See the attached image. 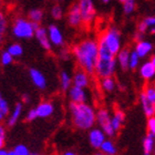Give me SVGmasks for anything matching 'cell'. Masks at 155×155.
I'll return each instance as SVG.
<instances>
[{"label": "cell", "mask_w": 155, "mask_h": 155, "mask_svg": "<svg viewBox=\"0 0 155 155\" xmlns=\"http://www.w3.org/2000/svg\"><path fill=\"white\" fill-rule=\"evenodd\" d=\"M79 68L87 72L90 75L94 74L95 65L99 60V42L95 39H83L75 43L71 49Z\"/></svg>", "instance_id": "1"}, {"label": "cell", "mask_w": 155, "mask_h": 155, "mask_svg": "<svg viewBox=\"0 0 155 155\" xmlns=\"http://www.w3.org/2000/svg\"><path fill=\"white\" fill-rule=\"evenodd\" d=\"M69 112L71 116L72 124L81 131H90L97 123V111L89 103H72L69 104Z\"/></svg>", "instance_id": "2"}, {"label": "cell", "mask_w": 155, "mask_h": 155, "mask_svg": "<svg viewBox=\"0 0 155 155\" xmlns=\"http://www.w3.org/2000/svg\"><path fill=\"white\" fill-rule=\"evenodd\" d=\"M41 25H36L32 23L28 18L25 17H16L13 19L12 26H11V31H12L13 37L17 39H31L35 37L36 29Z\"/></svg>", "instance_id": "3"}, {"label": "cell", "mask_w": 155, "mask_h": 155, "mask_svg": "<svg viewBox=\"0 0 155 155\" xmlns=\"http://www.w3.org/2000/svg\"><path fill=\"white\" fill-rule=\"evenodd\" d=\"M99 38L101 40H103L104 43L109 48V50L115 57L122 50V36H121L120 30L116 27L114 26L109 27L105 31H103V32L101 33V36Z\"/></svg>", "instance_id": "4"}, {"label": "cell", "mask_w": 155, "mask_h": 155, "mask_svg": "<svg viewBox=\"0 0 155 155\" xmlns=\"http://www.w3.org/2000/svg\"><path fill=\"white\" fill-rule=\"evenodd\" d=\"M117 61L115 58H99L95 65V72L94 74L99 79H105V78L113 77L116 71Z\"/></svg>", "instance_id": "5"}, {"label": "cell", "mask_w": 155, "mask_h": 155, "mask_svg": "<svg viewBox=\"0 0 155 155\" xmlns=\"http://www.w3.org/2000/svg\"><path fill=\"white\" fill-rule=\"evenodd\" d=\"M111 114L107 109L101 107L97 111V123L99 124L100 129L105 133V135L109 137H113L116 134L114 131L112 123H111Z\"/></svg>", "instance_id": "6"}, {"label": "cell", "mask_w": 155, "mask_h": 155, "mask_svg": "<svg viewBox=\"0 0 155 155\" xmlns=\"http://www.w3.org/2000/svg\"><path fill=\"white\" fill-rule=\"evenodd\" d=\"M78 5H79L81 15H82L83 23L85 26L91 25L97 16L93 0H78Z\"/></svg>", "instance_id": "7"}, {"label": "cell", "mask_w": 155, "mask_h": 155, "mask_svg": "<svg viewBox=\"0 0 155 155\" xmlns=\"http://www.w3.org/2000/svg\"><path fill=\"white\" fill-rule=\"evenodd\" d=\"M67 21H68L69 26L72 28H80L82 26L83 19H82V15H81L78 2L71 5V7L69 8L68 13H67Z\"/></svg>", "instance_id": "8"}, {"label": "cell", "mask_w": 155, "mask_h": 155, "mask_svg": "<svg viewBox=\"0 0 155 155\" xmlns=\"http://www.w3.org/2000/svg\"><path fill=\"white\" fill-rule=\"evenodd\" d=\"M47 29H48L49 39L51 41V45L57 48H64V37L60 28L54 23H51L49 25Z\"/></svg>", "instance_id": "9"}, {"label": "cell", "mask_w": 155, "mask_h": 155, "mask_svg": "<svg viewBox=\"0 0 155 155\" xmlns=\"http://www.w3.org/2000/svg\"><path fill=\"white\" fill-rule=\"evenodd\" d=\"M87 139H89V143L90 145L95 150H100L102 144L105 142L107 140V135L105 133L100 129V127H93L89 131L87 134Z\"/></svg>", "instance_id": "10"}, {"label": "cell", "mask_w": 155, "mask_h": 155, "mask_svg": "<svg viewBox=\"0 0 155 155\" xmlns=\"http://www.w3.org/2000/svg\"><path fill=\"white\" fill-rule=\"evenodd\" d=\"M72 81H73V85L82 89H87L90 87L91 84V75L85 72L82 69H78L72 75Z\"/></svg>", "instance_id": "11"}, {"label": "cell", "mask_w": 155, "mask_h": 155, "mask_svg": "<svg viewBox=\"0 0 155 155\" xmlns=\"http://www.w3.org/2000/svg\"><path fill=\"white\" fill-rule=\"evenodd\" d=\"M70 102L72 103H85L87 100V93L85 89L72 85L70 90L67 92Z\"/></svg>", "instance_id": "12"}, {"label": "cell", "mask_w": 155, "mask_h": 155, "mask_svg": "<svg viewBox=\"0 0 155 155\" xmlns=\"http://www.w3.org/2000/svg\"><path fill=\"white\" fill-rule=\"evenodd\" d=\"M29 77L31 79V82L33 83V85L38 87L39 90H45L47 89V85H48L47 78L40 70L36 68H31L29 70Z\"/></svg>", "instance_id": "13"}, {"label": "cell", "mask_w": 155, "mask_h": 155, "mask_svg": "<svg viewBox=\"0 0 155 155\" xmlns=\"http://www.w3.org/2000/svg\"><path fill=\"white\" fill-rule=\"evenodd\" d=\"M35 37L38 40V42L40 43V45L42 47V49H45V51H51L52 45L51 41L49 39L48 35V29L45 28L42 26H39L36 29V33H35Z\"/></svg>", "instance_id": "14"}, {"label": "cell", "mask_w": 155, "mask_h": 155, "mask_svg": "<svg viewBox=\"0 0 155 155\" xmlns=\"http://www.w3.org/2000/svg\"><path fill=\"white\" fill-rule=\"evenodd\" d=\"M139 74L145 82H152L155 80V68L152 64V62L145 61L140 65Z\"/></svg>", "instance_id": "15"}, {"label": "cell", "mask_w": 155, "mask_h": 155, "mask_svg": "<svg viewBox=\"0 0 155 155\" xmlns=\"http://www.w3.org/2000/svg\"><path fill=\"white\" fill-rule=\"evenodd\" d=\"M37 114L40 119H47L50 117L54 113V105L50 101H42L36 107Z\"/></svg>", "instance_id": "16"}, {"label": "cell", "mask_w": 155, "mask_h": 155, "mask_svg": "<svg viewBox=\"0 0 155 155\" xmlns=\"http://www.w3.org/2000/svg\"><path fill=\"white\" fill-rule=\"evenodd\" d=\"M140 104H141L143 112L147 119L155 116V103H153L152 101H150L147 99V97L143 91L140 93Z\"/></svg>", "instance_id": "17"}, {"label": "cell", "mask_w": 155, "mask_h": 155, "mask_svg": "<svg viewBox=\"0 0 155 155\" xmlns=\"http://www.w3.org/2000/svg\"><path fill=\"white\" fill-rule=\"evenodd\" d=\"M134 50L136 51V53L139 54V57L141 59H145L147 55L152 52L153 50V43L151 41H147V40H141V41L136 42L135 48Z\"/></svg>", "instance_id": "18"}, {"label": "cell", "mask_w": 155, "mask_h": 155, "mask_svg": "<svg viewBox=\"0 0 155 155\" xmlns=\"http://www.w3.org/2000/svg\"><path fill=\"white\" fill-rule=\"evenodd\" d=\"M22 111H23V103L22 102H19V103H17L13 107V110L11 111V113H10L9 117H8V121H7V124L8 126L10 127H12L17 124V122L19 121L20 116L22 114Z\"/></svg>", "instance_id": "19"}, {"label": "cell", "mask_w": 155, "mask_h": 155, "mask_svg": "<svg viewBox=\"0 0 155 155\" xmlns=\"http://www.w3.org/2000/svg\"><path fill=\"white\" fill-rule=\"evenodd\" d=\"M130 53H131V50H129L127 48H124L119 52V54L116 55L117 64L120 65L121 70H123V71H126L129 69Z\"/></svg>", "instance_id": "20"}, {"label": "cell", "mask_w": 155, "mask_h": 155, "mask_svg": "<svg viewBox=\"0 0 155 155\" xmlns=\"http://www.w3.org/2000/svg\"><path fill=\"white\" fill-rule=\"evenodd\" d=\"M125 121V113L122 110H115L113 115L111 116V123L115 132H119L122 129L123 124Z\"/></svg>", "instance_id": "21"}, {"label": "cell", "mask_w": 155, "mask_h": 155, "mask_svg": "<svg viewBox=\"0 0 155 155\" xmlns=\"http://www.w3.org/2000/svg\"><path fill=\"white\" fill-rule=\"evenodd\" d=\"M59 82H60V87L63 92H68L70 87L73 85V81H72V75L67 71H61L59 74Z\"/></svg>", "instance_id": "22"}, {"label": "cell", "mask_w": 155, "mask_h": 155, "mask_svg": "<svg viewBox=\"0 0 155 155\" xmlns=\"http://www.w3.org/2000/svg\"><path fill=\"white\" fill-rule=\"evenodd\" d=\"M43 18H45V11L40 8H33L28 12V19L36 25H41Z\"/></svg>", "instance_id": "23"}, {"label": "cell", "mask_w": 155, "mask_h": 155, "mask_svg": "<svg viewBox=\"0 0 155 155\" xmlns=\"http://www.w3.org/2000/svg\"><path fill=\"white\" fill-rule=\"evenodd\" d=\"M155 149V136L151 133H147L143 139V151L144 153L152 154Z\"/></svg>", "instance_id": "24"}, {"label": "cell", "mask_w": 155, "mask_h": 155, "mask_svg": "<svg viewBox=\"0 0 155 155\" xmlns=\"http://www.w3.org/2000/svg\"><path fill=\"white\" fill-rule=\"evenodd\" d=\"M100 85H101V89H102L104 92H107V93H112L116 89V82L113 77L101 79Z\"/></svg>", "instance_id": "25"}, {"label": "cell", "mask_w": 155, "mask_h": 155, "mask_svg": "<svg viewBox=\"0 0 155 155\" xmlns=\"http://www.w3.org/2000/svg\"><path fill=\"white\" fill-rule=\"evenodd\" d=\"M100 150L104 155H116V153H117V147H116L115 143L112 140H107V139L102 144Z\"/></svg>", "instance_id": "26"}, {"label": "cell", "mask_w": 155, "mask_h": 155, "mask_svg": "<svg viewBox=\"0 0 155 155\" xmlns=\"http://www.w3.org/2000/svg\"><path fill=\"white\" fill-rule=\"evenodd\" d=\"M7 51L12 55L13 58H19L23 54V48L20 43H11V45L7 48Z\"/></svg>", "instance_id": "27"}, {"label": "cell", "mask_w": 155, "mask_h": 155, "mask_svg": "<svg viewBox=\"0 0 155 155\" xmlns=\"http://www.w3.org/2000/svg\"><path fill=\"white\" fill-rule=\"evenodd\" d=\"M140 60L141 58L139 57V54L136 53L135 50H132L130 53V62H129V69L130 70H136L137 68H140Z\"/></svg>", "instance_id": "28"}, {"label": "cell", "mask_w": 155, "mask_h": 155, "mask_svg": "<svg viewBox=\"0 0 155 155\" xmlns=\"http://www.w3.org/2000/svg\"><path fill=\"white\" fill-rule=\"evenodd\" d=\"M7 29H8V19H7L5 11L0 8V36L5 37Z\"/></svg>", "instance_id": "29"}, {"label": "cell", "mask_w": 155, "mask_h": 155, "mask_svg": "<svg viewBox=\"0 0 155 155\" xmlns=\"http://www.w3.org/2000/svg\"><path fill=\"white\" fill-rule=\"evenodd\" d=\"M136 7V1L135 0H126L125 2L123 3V12L125 16H130L135 11Z\"/></svg>", "instance_id": "30"}, {"label": "cell", "mask_w": 155, "mask_h": 155, "mask_svg": "<svg viewBox=\"0 0 155 155\" xmlns=\"http://www.w3.org/2000/svg\"><path fill=\"white\" fill-rule=\"evenodd\" d=\"M50 13H51V17L54 20H61L62 18H63V16H64L63 8H62L60 5H54V6H52Z\"/></svg>", "instance_id": "31"}, {"label": "cell", "mask_w": 155, "mask_h": 155, "mask_svg": "<svg viewBox=\"0 0 155 155\" xmlns=\"http://www.w3.org/2000/svg\"><path fill=\"white\" fill-rule=\"evenodd\" d=\"M13 59L15 58L10 54L9 52L7 51V50H3V51L1 52V54H0V63L2 65H5V67H7V65H10L12 63Z\"/></svg>", "instance_id": "32"}, {"label": "cell", "mask_w": 155, "mask_h": 155, "mask_svg": "<svg viewBox=\"0 0 155 155\" xmlns=\"http://www.w3.org/2000/svg\"><path fill=\"white\" fill-rule=\"evenodd\" d=\"M143 92L145 93V95L147 97L150 101H152L153 103H155V85L154 84H146Z\"/></svg>", "instance_id": "33"}, {"label": "cell", "mask_w": 155, "mask_h": 155, "mask_svg": "<svg viewBox=\"0 0 155 155\" xmlns=\"http://www.w3.org/2000/svg\"><path fill=\"white\" fill-rule=\"evenodd\" d=\"M0 110L2 111L3 113L8 115L10 112V109H9V103H8V101L2 97V94L0 93Z\"/></svg>", "instance_id": "34"}, {"label": "cell", "mask_w": 155, "mask_h": 155, "mask_svg": "<svg viewBox=\"0 0 155 155\" xmlns=\"http://www.w3.org/2000/svg\"><path fill=\"white\" fill-rule=\"evenodd\" d=\"M13 151L18 155H30L29 149H28L26 145H23V144H18V145H16L15 149H13Z\"/></svg>", "instance_id": "35"}, {"label": "cell", "mask_w": 155, "mask_h": 155, "mask_svg": "<svg viewBox=\"0 0 155 155\" xmlns=\"http://www.w3.org/2000/svg\"><path fill=\"white\" fill-rule=\"evenodd\" d=\"M146 127H147V133H151L155 136V116L149 117L147 122H146Z\"/></svg>", "instance_id": "36"}, {"label": "cell", "mask_w": 155, "mask_h": 155, "mask_svg": "<svg viewBox=\"0 0 155 155\" xmlns=\"http://www.w3.org/2000/svg\"><path fill=\"white\" fill-rule=\"evenodd\" d=\"M36 119H38V114H37L36 107H33V109H30V110L27 112L26 120L28 121V122H32V121H35Z\"/></svg>", "instance_id": "37"}, {"label": "cell", "mask_w": 155, "mask_h": 155, "mask_svg": "<svg viewBox=\"0 0 155 155\" xmlns=\"http://www.w3.org/2000/svg\"><path fill=\"white\" fill-rule=\"evenodd\" d=\"M143 22L145 23L146 26L149 27L150 29L155 27V16H147L143 19Z\"/></svg>", "instance_id": "38"}, {"label": "cell", "mask_w": 155, "mask_h": 155, "mask_svg": "<svg viewBox=\"0 0 155 155\" xmlns=\"http://www.w3.org/2000/svg\"><path fill=\"white\" fill-rule=\"evenodd\" d=\"M147 30H150V28L143 22V20L141 22H139V25H137V32L141 33V35H144V33L147 32Z\"/></svg>", "instance_id": "39"}, {"label": "cell", "mask_w": 155, "mask_h": 155, "mask_svg": "<svg viewBox=\"0 0 155 155\" xmlns=\"http://www.w3.org/2000/svg\"><path fill=\"white\" fill-rule=\"evenodd\" d=\"M60 58L62 60H69V58H70V51H69L68 49L61 48V50H60Z\"/></svg>", "instance_id": "40"}, {"label": "cell", "mask_w": 155, "mask_h": 155, "mask_svg": "<svg viewBox=\"0 0 155 155\" xmlns=\"http://www.w3.org/2000/svg\"><path fill=\"white\" fill-rule=\"evenodd\" d=\"M21 101H22V103L23 104H29L30 103V95L29 94H27V93H25V94H22V97H21Z\"/></svg>", "instance_id": "41"}, {"label": "cell", "mask_w": 155, "mask_h": 155, "mask_svg": "<svg viewBox=\"0 0 155 155\" xmlns=\"http://www.w3.org/2000/svg\"><path fill=\"white\" fill-rule=\"evenodd\" d=\"M0 136H2V137L6 136V127L1 123H0Z\"/></svg>", "instance_id": "42"}, {"label": "cell", "mask_w": 155, "mask_h": 155, "mask_svg": "<svg viewBox=\"0 0 155 155\" xmlns=\"http://www.w3.org/2000/svg\"><path fill=\"white\" fill-rule=\"evenodd\" d=\"M3 146H5V137L0 136V150L3 149Z\"/></svg>", "instance_id": "43"}, {"label": "cell", "mask_w": 155, "mask_h": 155, "mask_svg": "<svg viewBox=\"0 0 155 155\" xmlns=\"http://www.w3.org/2000/svg\"><path fill=\"white\" fill-rule=\"evenodd\" d=\"M5 117H6V114H5L2 112V111L0 110V123H1L3 121V120H5Z\"/></svg>", "instance_id": "44"}, {"label": "cell", "mask_w": 155, "mask_h": 155, "mask_svg": "<svg viewBox=\"0 0 155 155\" xmlns=\"http://www.w3.org/2000/svg\"><path fill=\"white\" fill-rule=\"evenodd\" d=\"M150 61L152 62V64L154 65V68H155V53L151 55V59H150Z\"/></svg>", "instance_id": "45"}, {"label": "cell", "mask_w": 155, "mask_h": 155, "mask_svg": "<svg viewBox=\"0 0 155 155\" xmlns=\"http://www.w3.org/2000/svg\"><path fill=\"white\" fill-rule=\"evenodd\" d=\"M8 152H9V151H6L5 149H1L0 150V155H8Z\"/></svg>", "instance_id": "46"}, {"label": "cell", "mask_w": 155, "mask_h": 155, "mask_svg": "<svg viewBox=\"0 0 155 155\" xmlns=\"http://www.w3.org/2000/svg\"><path fill=\"white\" fill-rule=\"evenodd\" d=\"M63 155H78V154L74 152H72V151H67V152L63 153Z\"/></svg>", "instance_id": "47"}, {"label": "cell", "mask_w": 155, "mask_h": 155, "mask_svg": "<svg viewBox=\"0 0 155 155\" xmlns=\"http://www.w3.org/2000/svg\"><path fill=\"white\" fill-rule=\"evenodd\" d=\"M8 155H18V154H17L13 150H11V151H9V152H8Z\"/></svg>", "instance_id": "48"}, {"label": "cell", "mask_w": 155, "mask_h": 155, "mask_svg": "<svg viewBox=\"0 0 155 155\" xmlns=\"http://www.w3.org/2000/svg\"><path fill=\"white\" fill-rule=\"evenodd\" d=\"M150 32L152 33L153 36H155V27H153V28H151V29H150Z\"/></svg>", "instance_id": "49"}, {"label": "cell", "mask_w": 155, "mask_h": 155, "mask_svg": "<svg viewBox=\"0 0 155 155\" xmlns=\"http://www.w3.org/2000/svg\"><path fill=\"white\" fill-rule=\"evenodd\" d=\"M101 1H102L103 3H105V5H107V3H110L111 0H101Z\"/></svg>", "instance_id": "50"}, {"label": "cell", "mask_w": 155, "mask_h": 155, "mask_svg": "<svg viewBox=\"0 0 155 155\" xmlns=\"http://www.w3.org/2000/svg\"><path fill=\"white\" fill-rule=\"evenodd\" d=\"M93 155H104L102 152H97V153H95V154H93Z\"/></svg>", "instance_id": "51"}, {"label": "cell", "mask_w": 155, "mask_h": 155, "mask_svg": "<svg viewBox=\"0 0 155 155\" xmlns=\"http://www.w3.org/2000/svg\"><path fill=\"white\" fill-rule=\"evenodd\" d=\"M117 1H119V2H121V3H122V5H123V3L125 2L126 0H117Z\"/></svg>", "instance_id": "52"}, {"label": "cell", "mask_w": 155, "mask_h": 155, "mask_svg": "<svg viewBox=\"0 0 155 155\" xmlns=\"http://www.w3.org/2000/svg\"><path fill=\"white\" fill-rule=\"evenodd\" d=\"M2 41H3V37H1V36H0V45H1V43H2Z\"/></svg>", "instance_id": "53"}, {"label": "cell", "mask_w": 155, "mask_h": 155, "mask_svg": "<svg viewBox=\"0 0 155 155\" xmlns=\"http://www.w3.org/2000/svg\"><path fill=\"white\" fill-rule=\"evenodd\" d=\"M30 155H39L38 153H30Z\"/></svg>", "instance_id": "54"}, {"label": "cell", "mask_w": 155, "mask_h": 155, "mask_svg": "<svg viewBox=\"0 0 155 155\" xmlns=\"http://www.w3.org/2000/svg\"><path fill=\"white\" fill-rule=\"evenodd\" d=\"M2 6V0H0V7Z\"/></svg>", "instance_id": "55"}, {"label": "cell", "mask_w": 155, "mask_h": 155, "mask_svg": "<svg viewBox=\"0 0 155 155\" xmlns=\"http://www.w3.org/2000/svg\"><path fill=\"white\" fill-rule=\"evenodd\" d=\"M152 155H155V149H154V151H153V153H152Z\"/></svg>", "instance_id": "56"}, {"label": "cell", "mask_w": 155, "mask_h": 155, "mask_svg": "<svg viewBox=\"0 0 155 155\" xmlns=\"http://www.w3.org/2000/svg\"><path fill=\"white\" fill-rule=\"evenodd\" d=\"M143 155H152V154H147V153H144Z\"/></svg>", "instance_id": "57"}, {"label": "cell", "mask_w": 155, "mask_h": 155, "mask_svg": "<svg viewBox=\"0 0 155 155\" xmlns=\"http://www.w3.org/2000/svg\"><path fill=\"white\" fill-rule=\"evenodd\" d=\"M54 1H63V0H54Z\"/></svg>", "instance_id": "58"}]
</instances>
